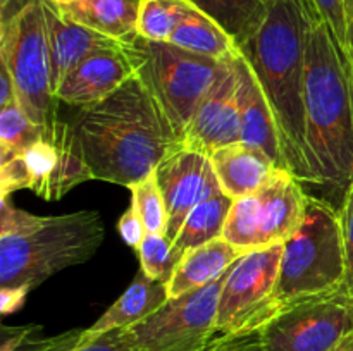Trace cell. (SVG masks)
<instances>
[{"instance_id": "1", "label": "cell", "mask_w": 353, "mask_h": 351, "mask_svg": "<svg viewBox=\"0 0 353 351\" xmlns=\"http://www.w3.org/2000/svg\"><path fill=\"white\" fill-rule=\"evenodd\" d=\"M71 124L93 179L131 188L183 145L178 131L140 76L93 105Z\"/></svg>"}, {"instance_id": "2", "label": "cell", "mask_w": 353, "mask_h": 351, "mask_svg": "<svg viewBox=\"0 0 353 351\" xmlns=\"http://www.w3.org/2000/svg\"><path fill=\"white\" fill-rule=\"evenodd\" d=\"M312 10L307 0H268L240 54L271 105L286 167L309 191L314 174L307 148L305 50Z\"/></svg>"}, {"instance_id": "3", "label": "cell", "mask_w": 353, "mask_h": 351, "mask_svg": "<svg viewBox=\"0 0 353 351\" xmlns=\"http://www.w3.org/2000/svg\"><path fill=\"white\" fill-rule=\"evenodd\" d=\"M305 124L314 196L340 209L353 182V65L314 14L305 50Z\"/></svg>"}, {"instance_id": "4", "label": "cell", "mask_w": 353, "mask_h": 351, "mask_svg": "<svg viewBox=\"0 0 353 351\" xmlns=\"http://www.w3.org/2000/svg\"><path fill=\"white\" fill-rule=\"evenodd\" d=\"M103 236L95 210L40 217L0 200V288L31 291L57 272L88 262Z\"/></svg>"}, {"instance_id": "5", "label": "cell", "mask_w": 353, "mask_h": 351, "mask_svg": "<svg viewBox=\"0 0 353 351\" xmlns=\"http://www.w3.org/2000/svg\"><path fill=\"white\" fill-rule=\"evenodd\" d=\"M347 282L343 234L336 206L309 196L302 226L283 243L276 305L330 295Z\"/></svg>"}, {"instance_id": "6", "label": "cell", "mask_w": 353, "mask_h": 351, "mask_svg": "<svg viewBox=\"0 0 353 351\" xmlns=\"http://www.w3.org/2000/svg\"><path fill=\"white\" fill-rule=\"evenodd\" d=\"M0 62L7 65L16 85L17 103L28 117L45 129L57 119L52 89L50 52L41 0H14L2 10Z\"/></svg>"}, {"instance_id": "7", "label": "cell", "mask_w": 353, "mask_h": 351, "mask_svg": "<svg viewBox=\"0 0 353 351\" xmlns=\"http://www.w3.org/2000/svg\"><path fill=\"white\" fill-rule=\"evenodd\" d=\"M134 45L143 55L138 76L159 100L183 140L196 109L231 61H217L183 50L169 41H148L140 36Z\"/></svg>"}, {"instance_id": "8", "label": "cell", "mask_w": 353, "mask_h": 351, "mask_svg": "<svg viewBox=\"0 0 353 351\" xmlns=\"http://www.w3.org/2000/svg\"><path fill=\"white\" fill-rule=\"evenodd\" d=\"M93 179L69 123L59 120L21 153L0 162V200L31 189L43 200H59L74 186Z\"/></svg>"}, {"instance_id": "9", "label": "cell", "mask_w": 353, "mask_h": 351, "mask_svg": "<svg viewBox=\"0 0 353 351\" xmlns=\"http://www.w3.org/2000/svg\"><path fill=\"white\" fill-rule=\"evenodd\" d=\"M353 334V289L347 284L324 296L279 310L259 330L264 351H334Z\"/></svg>"}, {"instance_id": "10", "label": "cell", "mask_w": 353, "mask_h": 351, "mask_svg": "<svg viewBox=\"0 0 353 351\" xmlns=\"http://www.w3.org/2000/svg\"><path fill=\"white\" fill-rule=\"evenodd\" d=\"M228 272L203 288L169 298L143 322L124 329L126 336L140 351H207L221 337L217 306Z\"/></svg>"}, {"instance_id": "11", "label": "cell", "mask_w": 353, "mask_h": 351, "mask_svg": "<svg viewBox=\"0 0 353 351\" xmlns=\"http://www.w3.org/2000/svg\"><path fill=\"white\" fill-rule=\"evenodd\" d=\"M283 243L248 251L230 268L219 295L217 332L243 336L259 332L278 313L279 264Z\"/></svg>"}, {"instance_id": "12", "label": "cell", "mask_w": 353, "mask_h": 351, "mask_svg": "<svg viewBox=\"0 0 353 351\" xmlns=\"http://www.w3.org/2000/svg\"><path fill=\"white\" fill-rule=\"evenodd\" d=\"M168 209L165 237L174 244L188 213L205 200L219 195V179L209 155L181 145L154 171Z\"/></svg>"}, {"instance_id": "13", "label": "cell", "mask_w": 353, "mask_h": 351, "mask_svg": "<svg viewBox=\"0 0 353 351\" xmlns=\"http://www.w3.org/2000/svg\"><path fill=\"white\" fill-rule=\"evenodd\" d=\"M143 55L133 43L102 48L79 62L55 92L59 102L72 107L93 105L112 95L140 72Z\"/></svg>"}, {"instance_id": "14", "label": "cell", "mask_w": 353, "mask_h": 351, "mask_svg": "<svg viewBox=\"0 0 353 351\" xmlns=\"http://www.w3.org/2000/svg\"><path fill=\"white\" fill-rule=\"evenodd\" d=\"M233 61L202 100L183 138L185 147L209 157L217 148L240 141V88Z\"/></svg>"}, {"instance_id": "15", "label": "cell", "mask_w": 353, "mask_h": 351, "mask_svg": "<svg viewBox=\"0 0 353 351\" xmlns=\"http://www.w3.org/2000/svg\"><path fill=\"white\" fill-rule=\"evenodd\" d=\"M257 195L259 248L285 243L305 219L310 193L288 171H279Z\"/></svg>"}, {"instance_id": "16", "label": "cell", "mask_w": 353, "mask_h": 351, "mask_svg": "<svg viewBox=\"0 0 353 351\" xmlns=\"http://www.w3.org/2000/svg\"><path fill=\"white\" fill-rule=\"evenodd\" d=\"M41 6H43L48 52H50L52 89H54L55 95L65 76L79 62L85 61L93 52L117 47L123 41L114 40V38L105 36V34L92 30V28L76 23L62 12L61 7L54 6L47 0H41Z\"/></svg>"}, {"instance_id": "17", "label": "cell", "mask_w": 353, "mask_h": 351, "mask_svg": "<svg viewBox=\"0 0 353 351\" xmlns=\"http://www.w3.org/2000/svg\"><path fill=\"white\" fill-rule=\"evenodd\" d=\"M233 65L240 88V141L261 148L279 169L288 171L278 126L261 83L241 54L234 57Z\"/></svg>"}, {"instance_id": "18", "label": "cell", "mask_w": 353, "mask_h": 351, "mask_svg": "<svg viewBox=\"0 0 353 351\" xmlns=\"http://www.w3.org/2000/svg\"><path fill=\"white\" fill-rule=\"evenodd\" d=\"M210 160L221 189L233 200L255 195L283 171L265 151L243 141L217 148Z\"/></svg>"}, {"instance_id": "19", "label": "cell", "mask_w": 353, "mask_h": 351, "mask_svg": "<svg viewBox=\"0 0 353 351\" xmlns=\"http://www.w3.org/2000/svg\"><path fill=\"white\" fill-rule=\"evenodd\" d=\"M169 299V288L165 282L154 281L143 272H138L126 291L102 313L97 322L85 330L86 336L95 337L117 329H130L157 312Z\"/></svg>"}, {"instance_id": "20", "label": "cell", "mask_w": 353, "mask_h": 351, "mask_svg": "<svg viewBox=\"0 0 353 351\" xmlns=\"http://www.w3.org/2000/svg\"><path fill=\"white\" fill-rule=\"evenodd\" d=\"M243 255V251L228 243L224 237L210 241L202 246L192 248L183 255L171 281L168 282L169 298L195 291V289L217 281Z\"/></svg>"}, {"instance_id": "21", "label": "cell", "mask_w": 353, "mask_h": 351, "mask_svg": "<svg viewBox=\"0 0 353 351\" xmlns=\"http://www.w3.org/2000/svg\"><path fill=\"white\" fill-rule=\"evenodd\" d=\"M140 3L141 0H78L61 10L83 26L123 43H133L138 38Z\"/></svg>"}, {"instance_id": "22", "label": "cell", "mask_w": 353, "mask_h": 351, "mask_svg": "<svg viewBox=\"0 0 353 351\" xmlns=\"http://www.w3.org/2000/svg\"><path fill=\"white\" fill-rule=\"evenodd\" d=\"M169 43L217 61H233L240 54L234 38L214 17L192 3Z\"/></svg>"}, {"instance_id": "23", "label": "cell", "mask_w": 353, "mask_h": 351, "mask_svg": "<svg viewBox=\"0 0 353 351\" xmlns=\"http://www.w3.org/2000/svg\"><path fill=\"white\" fill-rule=\"evenodd\" d=\"M233 202L234 200L231 196L221 191L219 195L196 205L183 222L181 231L174 241L176 250L185 255L192 248L202 246V244L223 237L224 226H226Z\"/></svg>"}, {"instance_id": "24", "label": "cell", "mask_w": 353, "mask_h": 351, "mask_svg": "<svg viewBox=\"0 0 353 351\" xmlns=\"http://www.w3.org/2000/svg\"><path fill=\"white\" fill-rule=\"evenodd\" d=\"M33 330L23 337L14 351H140L124 329L95 337L86 336L85 330H71L55 337H33Z\"/></svg>"}, {"instance_id": "25", "label": "cell", "mask_w": 353, "mask_h": 351, "mask_svg": "<svg viewBox=\"0 0 353 351\" xmlns=\"http://www.w3.org/2000/svg\"><path fill=\"white\" fill-rule=\"evenodd\" d=\"M217 21L238 45L252 33L268 0H188Z\"/></svg>"}, {"instance_id": "26", "label": "cell", "mask_w": 353, "mask_h": 351, "mask_svg": "<svg viewBox=\"0 0 353 351\" xmlns=\"http://www.w3.org/2000/svg\"><path fill=\"white\" fill-rule=\"evenodd\" d=\"M190 6L192 2L188 0H141L137 24L138 36L165 43L185 19Z\"/></svg>"}, {"instance_id": "27", "label": "cell", "mask_w": 353, "mask_h": 351, "mask_svg": "<svg viewBox=\"0 0 353 351\" xmlns=\"http://www.w3.org/2000/svg\"><path fill=\"white\" fill-rule=\"evenodd\" d=\"M45 127L34 124L17 102L0 109V162L21 153L24 148L40 140Z\"/></svg>"}, {"instance_id": "28", "label": "cell", "mask_w": 353, "mask_h": 351, "mask_svg": "<svg viewBox=\"0 0 353 351\" xmlns=\"http://www.w3.org/2000/svg\"><path fill=\"white\" fill-rule=\"evenodd\" d=\"M223 237L243 253L259 250L257 195L234 200L224 226Z\"/></svg>"}, {"instance_id": "29", "label": "cell", "mask_w": 353, "mask_h": 351, "mask_svg": "<svg viewBox=\"0 0 353 351\" xmlns=\"http://www.w3.org/2000/svg\"><path fill=\"white\" fill-rule=\"evenodd\" d=\"M140 258V270L154 281L168 284L174 274L176 267L181 262L183 253L176 250L174 244L164 234L148 233L143 243L137 250Z\"/></svg>"}, {"instance_id": "30", "label": "cell", "mask_w": 353, "mask_h": 351, "mask_svg": "<svg viewBox=\"0 0 353 351\" xmlns=\"http://www.w3.org/2000/svg\"><path fill=\"white\" fill-rule=\"evenodd\" d=\"M131 206L143 220L147 233L164 234L168 231V209L154 174L131 186Z\"/></svg>"}, {"instance_id": "31", "label": "cell", "mask_w": 353, "mask_h": 351, "mask_svg": "<svg viewBox=\"0 0 353 351\" xmlns=\"http://www.w3.org/2000/svg\"><path fill=\"white\" fill-rule=\"evenodd\" d=\"M310 10L317 19L323 21L330 28L334 41L343 52L345 57L350 61V52H348V38H347V23H345L343 0H307ZM352 62V61H350Z\"/></svg>"}, {"instance_id": "32", "label": "cell", "mask_w": 353, "mask_h": 351, "mask_svg": "<svg viewBox=\"0 0 353 351\" xmlns=\"http://www.w3.org/2000/svg\"><path fill=\"white\" fill-rule=\"evenodd\" d=\"M340 212L341 234H343L345 258H347V282L345 284L353 289V182L345 195L343 203L338 209Z\"/></svg>"}, {"instance_id": "33", "label": "cell", "mask_w": 353, "mask_h": 351, "mask_svg": "<svg viewBox=\"0 0 353 351\" xmlns=\"http://www.w3.org/2000/svg\"><path fill=\"white\" fill-rule=\"evenodd\" d=\"M117 231H119V236L128 246L138 250L140 244L143 243L145 236H147V227H145L143 220L140 219V215L137 213V210L130 205V209L121 215L119 222H117Z\"/></svg>"}, {"instance_id": "34", "label": "cell", "mask_w": 353, "mask_h": 351, "mask_svg": "<svg viewBox=\"0 0 353 351\" xmlns=\"http://www.w3.org/2000/svg\"><path fill=\"white\" fill-rule=\"evenodd\" d=\"M207 351H264L262 350L259 332L243 334V336H221L212 343Z\"/></svg>"}, {"instance_id": "35", "label": "cell", "mask_w": 353, "mask_h": 351, "mask_svg": "<svg viewBox=\"0 0 353 351\" xmlns=\"http://www.w3.org/2000/svg\"><path fill=\"white\" fill-rule=\"evenodd\" d=\"M30 289L19 286V288H0V312L2 315H10L17 312L26 301Z\"/></svg>"}, {"instance_id": "36", "label": "cell", "mask_w": 353, "mask_h": 351, "mask_svg": "<svg viewBox=\"0 0 353 351\" xmlns=\"http://www.w3.org/2000/svg\"><path fill=\"white\" fill-rule=\"evenodd\" d=\"M14 102H17V95L12 74L7 69V65L0 62V109Z\"/></svg>"}, {"instance_id": "37", "label": "cell", "mask_w": 353, "mask_h": 351, "mask_svg": "<svg viewBox=\"0 0 353 351\" xmlns=\"http://www.w3.org/2000/svg\"><path fill=\"white\" fill-rule=\"evenodd\" d=\"M345 23H347V38H348V52H350V61L353 65V0H343Z\"/></svg>"}, {"instance_id": "38", "label": "cell", "mask_w": 353, "mask_h": 351, "mask_svg": "<svg viewBox=\"0 0 353 351\" xmlns=\"http://www.w3.org/2000/svg\"><path fill=\"white\" fill-rule=\"evenodd\" d=\"M334 351H353V334L352 336H348L347 339H345Z\"/></svg>"}, {"instance_id": "39", "label": "cell", "mask_w": 353, "mask_h": 351, "mask_svg": "<svg viewBox=\"0 0 353 351\" xmlns=\"http://www.w3.org/2000/svg\"><path fill=\"white\" fill-rule=\"evenodd\" d=\"M47 2L54 3V6H57V7H69V6H72V3L78 2V0H47Z\"/></svg>"}, {"instance_id": "40", "label": "cell", "mask_w": 353, "mask_h": 351, "mask_svg": "<svg viewBox=\"0 0 353 351\" xmlns=\"http://www.w3.org/2000/svg\"><path fill=\"white\" fill-rule=\"evenodd\" d=\"M12 2L14 0H0V7H2V10H3V9H7V7H9Z\"/></svg>"}]
</instances>
